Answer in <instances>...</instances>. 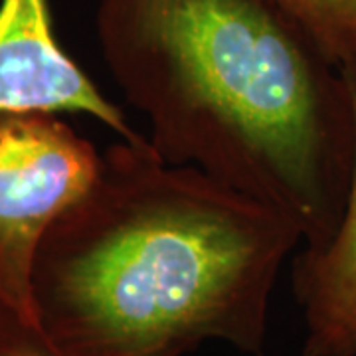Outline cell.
<instances>
[{
  "label": "cell",
  "instance_id": "6",
  "mask_svg": "<svg viewBox=\"0 0 356 356\" xmlns=\"http://www.w3.org/2000/svg\"><path fill=\"white\" fill-rule=\"evenodd\" d=\"M337 70L356 64V0H273Z\"/></svg>",
  "mask_w": 356,
  "mask_h": 356
},
{
  "label": "cell",
  "instance_id": "2",
  "mask_svg": "<svg viewBox=\"0 0 356 356\" xmlns=\"http://www.w3.org/2000/svg\"><path fill=\"white\" fill-rule=\"evenodd\" d=\"M103 60L149 143L291 218L317 248L343 214L350 95L273 0H102Z\"/></svg>",
  "mask_w": 356,
  "mask_h": 356
},
{
  "label": "cell",
  "instance_id": "7",
  "mask_svg": "<svg viewBox=\"0 0 356 356\" xmlns=\"http://www.w3.org/2000/svg\"><path fill=\"white\" fill-rule=\"evenodd\" d=\"M0 356H70L36 321L0 307Z\"/></svg>",
  "mask_w": 356,
  "mask_h": 356
},
{
  "label": "cell",
  "instance_id": "5",
  "mask_svg": "<svg viewBox=\"0 0 356 356\" xmlns=\"http://www.w3.org/2000/svg\"><path fill=\"white\" fill-rule=\"evenodd\" d=\"M355 121V156L343 214L317 248L293 266V293L303 311V356H356V64L339 70Z\"/></svg>",
  "mask_w": 356,
  "mask_h": 356
},
{
  "label": "cell",
  "instance_id": "1",
  "mask_svg": "<svg viewBox=\"0 0 356 356\" xmlns=\"http://www.w3.org/2000/svg\"><path fill=\"white\" fill-rule=\"evenodd\" d=\"M299 243L273 206L123 139L40 243L36 321L70 356H186L206 343L261 356Z\"/></svg>",
  "mask_w": 356,
  "mask_h": 356
},
{
  "label": "cell",
  "instance_id": "3",
  "mask_svg": "<svg viewBox=\"0 0 356 356\" xmlns=\"http://www.w3.org/2000/svg\"><path fill=\"white\" fill-rule=\"evenodd\" d=\"M99 163L102 153L58 113L0 115V307L36 321L40 243L88 192Z\"/></svg>",
  "mask_w": 356,
  "mask_h": 356
},
{
  "label": "cell",
  "instance_id": "4",
  "mask_svg": "<svg viewBox=\"0 0 356 356\" xmlns=\"http://www.w3.org/2000/svg\"><path fill=\"white\" fill-rule=\"evenodd\" d=\"M86 113L137 140L123 111L62 50L48 0H0V115Z\"/></svg>",
  "mask_w": 356,
  "mask_h": 356
}]
</instances>
